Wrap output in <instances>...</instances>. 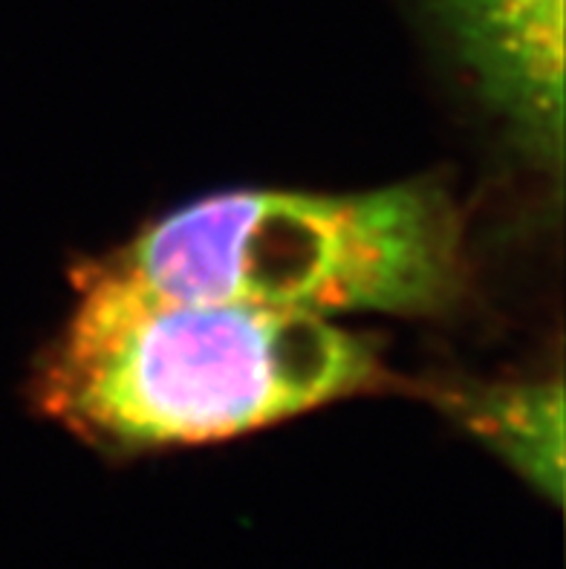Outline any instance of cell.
Here are the masks:
<instances>
[{
    "instance_id": "cell-1",
    "label": "cell",
    "mask_w": 566,
    "mask_h": 569,
    "mask_svg": "<svg viewBox=\"0 0 566 569\" xmlns=\"http://www.w3.org/2000/svg\"><path fill=\"white\" fill-rule=\"evenodd\" d=\"M72 287L32 399L101 455L235 440L390 379L376 341L332 318L168 296L113 258Z\"/></svg>"
},
{
    "instance_id": "cell-3",
    "label": "cell",
    "mask_w": 566,
    "mask_h": 569,
    "mask_svg": "<svg viewBox=\"0 0 566 569\" xmlns=\"http://www.w3.org/2000/svg\"><path fill=\"white\" fill-rule=\"evenodd\" d=\"M526 157L564 166V0H423Z\"/></svg>"
},
{
    "instance_id": "cell-4",
    "label": "cell",
    "mask_w": 566,
    "mask_h": 569,
    "mask_svg": "<svg viewBox=\"0 0 566 569\" xmlns=\"http://www.w3.org/2000/svg\"><path fill=\"white\" fill-rule=\"evenodd\" d=\"M445 417L558 509L564 500V382L459 385L434 393Z\"/></svg>"
},
{
    "instance_id": "cell-2",
    "label": "cell",
    "mask_w": 566,
    "mask_h": 569,
    "mask_svg": "<svg viewBox=\"0 0 566 569\" xmlns=\"http://www.w3.org/2000/svg\"><path fill=\"white\" fill-rule=\"evenodd\" d=\"M113 260L168 296L321 318L434 316L466 283L463 220L428 182L220 191L148 223Z\"/></svg>"
}]
</instances>
